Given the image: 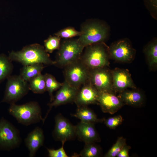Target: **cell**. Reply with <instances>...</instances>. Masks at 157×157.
Returning <instances> with one entry per match:
<instances>
[{
    "instance_id": "19",
    "label": "cell",
    "mask_w": 157,
    "mask_h": 157,
    "mask_svg": "<svg viewBox=\"0 0 157 157\" xmlns=\"http://www.w3.org/2000/svg\"><path fill=\"white\" fill-rule=\"evenodd\" d=\"M77 107L76 113L72 115L80 119L81 122L95 123L104 121L98 118L94 112L87 106Z\"/></svg>"
},
{
    "instance_id": "11",
    "label": "cell",
    "mask_w": 157,
    "mask_h": 157,
    "mask_svg": "<svg viewBox=\"0 0 157 157\" xmlns=\"http://www.w3.org/2000/svg\"><path fill=\"white\" fill-rule=\"evenodd\" d=\"M53 100L48 104L49 109L42 122L44 123L52 108L68 103L74 102L78 89L71 86L65 80L59 89Z\"/></svg>"
},
{
    "instance_id": "2",
    "label": "cell",
    "mask_w": 157,
    "mask_h": 157,
    "mask_svg": "<svg viewBox=\"0 0 157 157\" xmlns=\"http://www.w3.org/2000/svg\"><path fill=\"white\" fill-rule=\"evenodd\" d=\"M8 111L18 123L26 126L42 121L43 119L41 107L36 101H30L22 105L10 104Z\"/></svg>"
},
{
    "instance_id": "22",
    "label": "cell",
    "mask_w": 157,
    "mask_h": 157,
    "mask_svg": "<svg viewBox=\"0 0 157 157\" xmlns=\"http://www.w3.org/2000/svg\"><path fill=\"white\" fill-rule=\"evenodd\" d=\"M30 90L35 94H42L46 91L44 75L41 73L31 79L28 81Z\"/></svg>"
},
{
    "instance_id": "17",
    "label": "cell",
    "mask_w": 157,
    "mask_h": 157,
    "mask_svg": "<svg viewBox=\"0 0 157 157\" xmlns=\"http://www.w3.org/2000/svg\"><path fill=\"white\" fill-rule=\"evenodd\" d=\"M44 136L42 129L35 127L29 133L24 140L25 145L29 151V156H34L39 149L43 145Z\"/></svg>"
},
{
    "instance_id": "20",
    "label": "cell",
    "mask_w": 157,
    "mask_h": 157,
    "mask_svg": "<svg viewBox=\"0 0 157 157\" xmlns=\"http://www.w3.org/2000/svg\"><path fill=\"white\" fill-rule=\"evenodd\" d=\"M41 63L23 66L21 69L19 76L25 81H28L40 73L45 67Z\"/></svg>"
},
{
    "instance_id": "12",
    "label": "cell",
    "mask_w": 157,
    "mask_h": 157,
    "mask_svg": "<svg viewBox=\"0 0 157 157\" xmlns=\"http://www.w3.org/2000/svg\"><path fill=\"white\" fill-rule=\"evenodd\" d=\"M97 103L103 112L111 114L117 112L124 104L113 91L99 92Z\"/></svg>"
},
{
    "instance_id": "26",
    "label": "cell",
    "mask_w": 157,
    "mask_h": 157,
    "mask_svg": "<svg viewBox=\"0 0 157 157\" xmlns=\"http://www.w3.org/2000/svg\"><path fill=\"white\" fill-rule=\"evenodd\" d=\"M61 38L54 35L50 36L44 41V48L47 53H52L55 50H58L60 44Z\"/></svg>"
},
{
    "instance_id": "18",
    "label": "cell",
    "mask_w": 157,
    "mask_h": 157,
    "mask_svg": "<svg viewBox=\"0 0 157 157\" xmlns=\"http://www.w3.org/2000/svg\"><path fill=\"white\" fill-rule=\"evenodd\" d=\"M119 97L124 104L132 106H140L144 101L142 93L135 90H125L120 92Z\"/></svg>"
},
{
    "instance_id": "9",
    "label": "cell",
    "mask_w": 157,
    "mask_h": 157,
    "mask_svg": "<svg viewBox=\"0 0 157 157\" xmlns=\"http://www.w3.org/2000/svg\"><path fill=\"white\" fill-rule=\"evenodd\" d=\"M89 80L99 92L113 91L111 71L105 67L90 70Z\"/></svg>"
},
{
    "instance_id": "30",
    "label": "cell",
    "mask_w": 157,
    "mask_h": 157,
    "mask_svg": "<svg viewBox=\"0 0 157 157\" xmlns=\"http://www.w3.org/2000/svg\"><path fill=\"white\" fill-rule=\"evenodd\" d=\"M61 147L57 149H47L50 157H68L64 148L65 142H63Z\"/></svg>"
},
{
    "instance_id": "13",
    "label": "cell",
    "mask_w": 157,
    "mask_h": 157,
    "mask_svg": "<svg viewBox=\"0 0 157 157\" xmlns=\"http://www.w3.org/2000/svg\"><path fill=\"white\" fill-rule=\"evenodd\" d=\"M99 92L89 80L78 90L74 102L77 107L97 103Z\"/></svg>"
},
{
    "instance_id": "8",
    "label": "cell",
    "mask_w": 157,
    "mask_h": 157,
    "mask_svg": "<svg viewBox=\"0 0 157 157\" xmlns=\"http://www.w3.org/2000/svg\"><path fill=\"white\" fill-rule=\"evenodd\" d=\"M22 140L18 129L2 117L0 119V150L10 151L19 147Z\"/></svg>"
},
{
    "instance_id": "25",
    "label": "cell",
    "mask_w": 157,
    "mask_h": 157,
    "mask_svg": "<svg viewBox=\"0 0 157 157\" xmlns=\"http://www.w3.org/2000/svg\"><path fill=\"white\" fill-rule=\"evenodd\" d=\"M100 149L94 142L85 143L79 155L82 157H96L99 156Z\"/></svg>"
},
{
    "instance_id": "4",
    "label": "cell",
    "mask_w": 157,
    "mask_h": 157,
    "mask_svg": "<svg viewBox=\"0 0 157 157\" xmlns=\"http://www.w3.org/2000/svg\"><path fill=\"white\" fill-rule=\"evenodd\" d=\"M81 34L78 39L84 46L102 43L107 38L108 29L102 24L97 22H87L82 25Z\"/></svg>"
},
{
    "instance_id": "16",
    "label": "cell",
    "mask_w": 157,
    "mask_h": 157,
    "mask_svg": "<svg viewBox=\"0 0 157 157\" xmlns=\"http://www.w3.org/2000/svg\"><path fill=\"white\" fill-rule=\"evenodd\" d=\"M75 128L76 136L85 143H95L100 140L94 123L81 121L75 126Z\"/></svg>"
},
{
    "instance_id": "1",
    "label": "cell",
    "mask_w": 157,
    "mask_h": 157,
    "mask_svg": "<svg viewBox=\"0 0 157 157\" xmlns=\"http://www.w3.org/2000/svg\"><path fill=\"white\" fill-rule=\"evenodd\" d=\"M8 56L12 61L19 62L23 66L36 63L48 66L55 64L44 47L37 43L26 46L20 51H12L9 53Z\"/></svg>"
},
{
    "instance_id": "3",
    "label": "cell",
    "mask_w": 157,
    "mask_h": 157,
    "mask_svg": "<svg viewBox=\"0 0 157 157\" xmlns=\"http://www.w3.org/2000/svg\"><path fill=\"white\" fill-rule=\"evenodd\" d=\"M84 48L78 39H65L61 42L54 65L64 68L80 59Z\"/></svg>"
},
{
    "instance_id": "21",
    "label": "cell",
    "mask_w": 157,
    "mask_h": 157,
    "mask_svg": "<svg viewBox=\"0 0 157 157\" xmlns=\"http://www.w3.org/2000/svg\"><path fill=\"white\" fill-rule=\"evenodd\" d=\"M12 62L5 54H0V83L11 75L14 67Z\"/></svg>"
},
{
    "instance_id": "27",
    "label": "cell",
    "mask_w": 157,
    "mask_h": 157,
    "mask_svg": "<svg viewBox=\"0 0 157 157\" xmlns=\"http://www.w3.org/2000/svg\"><path fill=\"white\" fill-rule=\"evenodd\" d=\"M126 144V140L123 137L118 138L116 142L105 155L106 157H115Z\"/></svg>"
},
{
    "instance_id": "23",
    "label": "cell",
    "mask_w": 157,
    "mask_h": 157,
    "mask_svg": "<svg viewBox=\"0 0 157 157\" xmlns=\"http://www.w3.org/2000/svg\"><path fill=\"white\" fill-rule=\"evenodd\" d=\"M46 91L48 92L50 98V102L54 99L53 92L59 89L62 86V83L57 81L55 78L52 75L46 73L44 74Z\"/></svg>"
},
{
    "instance_id": "6",
    "label": "cell",
    "mask_w": 157,
    "mask_h": 157,
    "mask_svg": "<svg viewBox=\"0 0 157 157\" xmlns=\"http://www.w3.org/2000/svg\"><path fill=\"white\" fill-rule=\"evenodd\" d=\"M3 97L1 102L15 104L27 94L30 90L28 82L19 75H11L7 78Z\"/></svg>"
},
{
    "instance_id": "14",
    "label": "cell",
    "mask_w": 157,
    "mask_h": 157,
    "mask_svg": "<svg viewBox=\"0 0 157 157\" xmlns=\"http://www.w3.org/2000/svg\"><path fill=\"white\" fill-rule=\"evenodd\" d=\"M111 72L113 91L121 92L128 88H136L131 75L128 70L116 68Z\"/></svg>"
},
{
    "instance_id": "10",
    "label": "cell",
    "mask_w": 157,
    "mask_h": 157,
    "mask_svg": "<svg viewBox=\"0 0 157 157\" xmlns=\"http://www.w3.org/2000/svg\"><path fill=\"white\" fill-rule=\"evenodd\" d=\"M55 126L52 135L54 139L62 142L73 139L76 136L75 126L61 114L55 117Z\"/></svg>"
},
{
    "instance_id": "24",
    "label": "cell",
    "mask_w": 157,
    "mask_h": 157,
    "mask_svg": "<svg viewBox=\"0 0 157 157\" xmlns=\"http://www.w3.org/2000/svg\"><path fill=\"white\" fill-rule=\"evenodd\" d=\"M149 65L150 67H156L157 65V42L155 40L149 43L145 50Z\"/></svg>"
},
{
    "instance_id": "15",
    "label": "cell",
    "mask_w": 157,
    "mask_h": 157,
    "mask_svg": "<svg viewBox=\"0 0 157 157\" xmlns=\"http://www.w3.org/2000/svg\"><path fill=\"white\" fill-rule=\"evenodd\" d=\"M109 53L110 57L116 61L128 62L132 59L134 52L129 44L123 40L112 44L109 48Z\"/></svg>"
},
{
    "instance_id": "7",
    "label": "cell",
    "mask_w": 157,
    "mask_h": 157,
    "mask_svg": "<svg viewBox=\"0 0 157 157\" xmlns=\"http://www.w3.org/2000/svg\"><path fill=\"white\" fill-rule=\"evenodd\" d=\"M63 68L65 80L74 88L78 90L89 81L90 69L80 59Z\"/></svg>"
},
{
    "instance_id": "29",
    "label": "cell",
    "mask_w": 157,
    "mask_h": 157,
    "mask_svg": "<svg viewBox=\"0 0 157 157\" xmlns=\"http://www.w3.org/2000/svg\"><path fill=\"white\" fill-rule=\"evenodd\" d=\"M104 123L106 126L110 129H114L121 124L123 119L120 115L109 118L105 120Z\"/></svg>"
},
{
    "instance_id": "5",
    "label": "cell",
    "mask_w": 157,
    "mask_h": 157,
    "mask_svg": "<svg viewBox=\"0 0 157 157\" xmlns=\"http://www.w3.org/2000/svg\"><path fill=\"white\" fill-rule=\"evenodd\" d=\"M85 48L80 60L88 69H93L108 66V54L101 43L90 45Z\"/></svg>"
},
{
    "instance_id": "31",
    "label": "cell",
    "mask_w": 157,
    "mask_h": 157,
    "mask_svg": "<svg viewBox=\"0 0 157 157\" xmlns=\"http://www.w3.org/2000/svg\"><path fill=\"white\" fill-rule=\"evenodd\" d=\"M130 146L125 144L117 154V157H129V152L130 149Z\"/></svg>"
},
{
    "instance_id": "28",
    "label": "cell",
    "mask_w": 157,
    "mask_h": 157,
    "mask_svg": "<svg viewBox=\"0 0 157 157\" xmlns=\"http://www.w3.org/2000/svg\"><path fill=\"white\" fill-rule=\"evenodd\" d=\"M81 34L80 31L76 30L74 28L69 27L63 29L54 34L60 38L68 39L78 36Z\"/></svg>"
}]
</instances>
